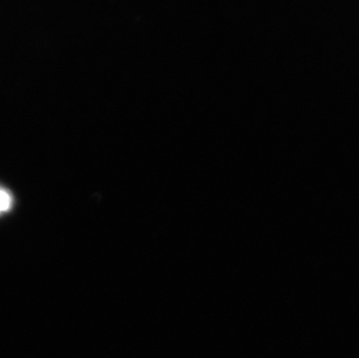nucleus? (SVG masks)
<instances>
[{"instance_id": "nucleus-1", "label": "nucleus", "mask_w": 359, "mask_h": 358, "mask_svg": "<svg viewBox=\"0 0 359 358\" xmlns=\"http://www.w3.org/2000/svg\"><path fill=\"white\" fill-rule=\"evenodd\" d=\"M13 207V196L8 190L0 186V214L6 213Z\"/></svg>"}]
</instances>
